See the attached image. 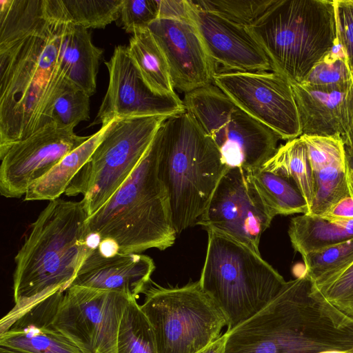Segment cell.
I'll list each match as a JSON object with an SVG mask.
<instances>
[{
	"label": "cell",
	"instance_id": "37",
	"mask_svg": "<svg viewBox=\"0 0 353 353\" xmlns=\"http://www.w3.org/2000/svg\"><path fill=\"white\" fill-rule=\"evenodd\" d=\"M336 38L343 46L353 73V0H334Z\"/></svg>",
	"mask_w": 353,
	"mask_h": 353
},
{
	"label": "cell",
	"instance_id": "16",
	"mask_svg": "<svg viewBox=\"0 0 353 353\" xmlns=\"http://www.w3.org/2000/svg\"><path fill=\"white\" fill-rule=\"evenodd\" d=\"M148 28L165 57L174 90L186 94L213 84L216 64L192 21L158 19Z\"/></svg>",
	"mask_w": 353,
	"mask_h": 353
},
{
	"label": "cell",
	"instance_id": "4",
	"mask_svg": "<svg viewBox=\"0 0 353 353\" xmlns=\"http://www.w3.org/2000/svg\"><path fill=\"white\" fill-rule=\"evenodd\" d=\"M157 134L129 177L87 219L92 236L123 253L171 247L177 236L167 192L159 175Z\"/></svg>",
	"mask_w": 353,
	"mask_h": 353
},
{
	"label": "cell",
	"instance_id": "25",
	"mask_svg": "<svg viewBox=\"0 0 353 353\" xmlns=\"http://www.w3.org/2000/svg\"><path fill=\"white\" fill-rule=\"evenodd\" d=\"M261 168L292 181L305 199L309 211L314 195L313 171L306 147L300 137L279 147Z\"/></svg>",
	"mask_w": 353,
	"mask_h": 353
},
{
	"label": "cell",
	"instance_id": "27",
	"mask_svg": "<svg viewBox=\"0 0 353 353\" xmlns=\"http://www.w3.org/2000/svg\"><path fill=\"white\" fill-rule=\"evenodd\" d=\"M117 353H157L152 326L136 299L129 301L123 314Z\"/></svg>",
	"mask_w": 353,
	"mask_h": 353
},
{
	"label": "cell",
	"instance_id": "29",
	"mask_svg": "<svg viewBox=\"0 0 353 353\" xmlns=\"http://www.w3.org/2000/svg\"><path fill=\"white\" fill-rule=\"evenodd\" d=\"M305 273L316 287L328 282L353 262V239L302 256Z\"/></svg>",
	"mask_w": 353,
	"mask_h": 353
},
{
	"label": "cell",
	"instance_id": "44",
	"mask_svg": "<svg viewBox=\"0 0 353 353\" xmlns=\"http://www.w3.org/2000/svg\"><path fill=\"white\" fill-rule=\"evenodd\" d=\"M0 353H19L0 347Z\"/></svg>",
	"mask_w": 353,
	"mask_h": 353
},
{
	"label": "cell",
	"instance_id": "42",
	"mask_svg": "<svg viewBox=\"0 0 353 353\" xmlns=\"http://www.w3.org/2000/svg\"><path fill=\"white\" fill-rule=\"evenodd\" d=\"M347 161V174L353 178V153L345 149Z\"/></svg>",
	"mask_w": 353,
	"mask_h": 353
},
{
	"label": "cell",
	"instance_id": "24",
	"mask_svg": "<svg viewBox=\"0 0 353 353\" xmlns=\"http://www.w3.org/2000/svg\"><path fill=\"white\" fill-rule=\"evenodd\" d=\"M127 48L134 65L153 92L175 94L165 57L148 28L134 32Z\"/></svg>",
	"mask_w": 353,
	"mask_h": 353
},
{
	"label": "cell",
	"instance_id": "14",
	"mask_svg": "<svg viewBox=\"0 0 353 353\" xmlns=\"http://www.w3.org/2000/svg\"><path fill=\"white\" fill-rule=\"evenodd\" d=\"M88 137L77 135L74 128H59L52 122L26 139L1 145V194L6 198H21Z\"/></svg>",
	"mask_w": 353,
	"mask_h": 353
},
{
	"label": "cell",
	"instance_id": "32",
	"mask_svg": "<svg viewBox=\"0 0 353 353\" xmlns=\"http://www.w3.org/2000/svg\"><path fill=\"white\" fill-rule=\"evenodd\" d=\"M199 9L218 14L233 23L249 27L275 0H191Z\"/></svg>",
	"mask_w": 353,
	"mask_h": 353
},
{
	"label": "cell",
	"instance_id": "9",
	"mask_svg": "<svg viewBox=\"0 0 353 353\" xmlns=\"http://www.w3.org/2000/svg\"><path fill=\"white\" fill-rule=\"evenodd\" d=\"M167 118L146 116L113 120L64 194H83L81 201L88 217L94 214L134 171Z\"/></svg>",
	"mask_w": 353,
	"mask_h": 353
},
{
	"label": "cell",
	"instance_id": "33",
	"mask_svg": "<svg viewBox=\"0 0 353 353\" xmlns=\"http://www.w3.org/2000/svg\"><path fill=\"white\" fill-rule=\"evenodd\" d=\"M299 137L306 147L312 171L347 163L345 146L341 137L301 135Z\"/></svg>",
	"mask_w": 353,
	"mask_h": 353
},
{
	"label": "cell",
	"instance_id": "41",
	"mask_svg": "<svg viewBox=\"0 0 353 353\" xmlns=\"http://www.w3.org/2000/svg\"><path fill=\"white\" fill-rule=\"evenodd\" d=\"M345 149L353 153V118L348 130L342 137Z\"/></svg>",
	"mask_w": 353,
	"mask_h": 353
},
{
	"label": "cell",
	"instance_id": "17",
	"mask_svg": "<svg viewBox=\"0 0 353 353\" xmlns=\"http://www.w3.org/2000/svg\"><path fill=\"white\" fill-rule=\"evenodd\" d=\"M190 17L206 51L216 64L227 71L272 70L271 63L248 27L196 7L191 0Z\"/></svg>",
	"mask_w": 353,
	"mask_h": 353
},
{
	"label": "cell",
	"instance_id": "8",
	"mask_svg": "<svg viewBox=\"0 0 353 353\" xmlns=\"http://www.w3.org/2000/svg\"><path fill=\"white\" fill-rule=\"evenodd\" d=\"M141 307L151 323L157 353H196L217 339L225 316L199 281L162 287L152 281Z\"/></svg>",
	"mask_w": 353,
	"mask_h": 353
},
{
	"label": "cell",
	"instance_id": "43",
	"mask_svg": "<svg viewBox=\"0 0 353 353\" xmlns=\"http://www.w3.org/2000/svg\"><path fill=\"white\" fill-rule=\"evenodd\" d=\"M347 181H348V185L350 192V195L353 196V178L347 174Z\"/></svg>",
	"mask_w": 353,
	"mask_h": 353
},
{
	"label": "cell",
	"instance_id": "39",
	"mask_svg": "<svg viewBox=\"0 0 353 353\" xmlns=\"http://www.w3.org/2000/svg\"><path fill=\"white\" fill-rule=\"evenodd\" d=\"M320 217L330 221L352 220L353 196L343 198Z\"/></svg>",
	"mask_w": 353,
	"mask_h": 353
},
{
	"label": "cell",
	"instance_id": "6",
	"mask_svg": "<svg viewBox=\"0 0 353 353\" xmlns=\"http://www.w3.org/2000/svg\"><path fill=\"white\" fill-rule=\"evenodd\" d=\"M248 28L272 71L301 83L336 41L334 1L275 0Z\"/></svg>",
	"mask_w": 353,
	"mask_h": 353
},
{
	"label": "cell",
	"instance_id": "35",
	"mask_svg": "<svg viewBox=\"0 0 353 353\" xmlns=\"http://www.w3.org/2000/svg\"><path fill=\"white\" fill-rule=\"evenodd\" d=\"M316 288L328 301L353 318V262L328 282Z\"/></svg>",
	"mask_w": 353,
	"mask_h": 353
},
{
	"label": "cell",
	"instance_id": "40",
	"mask_svg": "<svg viewBox=\"0 0 353 353\" xmlns=\"http://www.w3.org/2000/svg\"><path fill=\"white\" fill-rule=\"evenodd\" d=\"M227 336V334L225 332L214 341L196 353H224Z\"/></svg>",
	"mask_w": 353,
	"mask_h": 353
},
{
	"label": "cell",
	"instance_id": "19",
	"mask_svg": "<svg viewBox=\"0 0 353 353\" xmlns=\"http://www.w3.org/2000/svg\"><path fill=\"white\" fill-rule=\"evenodd\" d=\"M63 293L58 290L39 300L0 328V347L19 353H82L53 323Z\"/></svg>",
	"mask_w": 353,
	"mask_h": 353
},
{
	"label": "cell",
	"instance_id": "34",
	"mask_svg": "<svg viewBox=\"0 0 353 353\" xmlns=\"http://www.w3.org/2000/svg\"><path fill=\"white\" fill-rule=\"evenodd\" d=\"M90 119V96L79 89L70 90L56 100L52 122L57 127L74 128Z\"/></svg>",
	"mask_w": 353,
	"mask_h": 353
},
{
	"label": "cell",
	"instance_id": "3",
	"mask_svg": "<svg viewBox=\"0 0 353 353\" xmlns=\"http://www.w3.org/2000/svg\"><path fill=\"white\" fill-rule=\"evenodd\" d=\"M88 215L81 201H50L31 224L14 257V306L2 318L8 325L32 304L68 288L92 247Z\"/></svg>",
	"mask_w": 353,
	"mask_h": 353
},
{
	"label": "cell",
	"instance_id": "7",
	"mask_svg": "<svg viewBox=\"0 0 353 353\" xmlns=\"http://www.w3.org/2000/svg\"><path fill=\"white\" fill-rule=\"evenodd\" d=\"M207 232L199 281L225 316L229 332L263 309L286 281L260 253L224 234Z\"/></svg>",
	"mask_w": 353,
	"mask_h": 353
},
{
	"label": "cell",
	"instance_id": "11",
	"mask_svg": "<svg viewBox=\"0 0 353 353\" xmlns=\"http://www.w3.org/2000/svg\"><path fill=\"white\" fill-rule=\"evenodd\" d=\"M131 298L116 291L70 285L53 323L82 353H117V336Z\"/></svg>",
	"mask_w": 353,
	"mask_h": 353
},
{
	"label": "cell",
	"instance_id": "12",
	"mask_svg": "<svg viewBox=\"0 0 353 353\" xmlns=\"http://www.w3.org/2000/svg\"><path fill=\"white\" fill-rule=\"evenodd\" d=\"M274 216L255 186L251 171L228 168L196 225L229 236L260 253L261 236Z\"/></svg>",
	"mask_w": 353,
	"mask_h": 353
},
{
	"label": "cell",
	"instance_id": "30",
	"mask_svg": "<svg viewBox=\"0 0 353 353\" xmlns=\"http://www.w3.org/2000/svg\"><path fill=\"white\" fill-rule=\"evenodd\" d=\"M301 83L336 88L353 85V73L346 52L337 38L330 51L313 66Z\"/></svg>",
	"mask_w": 353,
	"mask_h": 353
},
{
	"label": "cell",
	"instance_id": "31",
	"mask_svg": "<svg viewBox=\"0 0 353 353\" xmlns=\"http://www.w3.org/2000/svg\"><path fill=\"white\" fill-rule=\"evenodd\" d=\"M123 0H61L70 21L88 28H104L120 16Z\"/></svg>",
	"mask_w": 353,
	"mask_h": 353
},
{
	"label": "cell",
	"instance_id": "21",
	"mask_svg": "<svg viewBox=\"0 0 353 353\" xmlns=\"http://www.w3.org/2000/svg\"><path fill=\"white\" fill-rule=\"evenodd\" d=\"M63 8L59 25L60 70L70 85L90 97L96 92L103 50L92 43L88 29L73 24L63 6Z\"/></svg>",
	"mask_w": 353,
	"mask_h": 353
},
{
	"label": "cell",
	"instance_id": "36",
	"mask_svg": "<svg viewBox=\"0 0 353 353\" xmlns=\"http://www.w3.org/2000/svg\"><path fill=\"white\" fill-rule=\"evenodd\" d=\"M119 17L128 33L148 28L158 19L157 0H123Z\"/></svg>",
	"mask_w": 353,
	"mask_h": 353
},
{
	"label": "cell",
	"instance_id": "45",
	"mask_svg": "<svg viewBox=\"0 0 353 353\" xmlns=\"http://www.w3.org/2000/svg\"><path fill=\"white\" fill-rule=\"evenodd\" d=\"M321 353H349V352H341V351H327V352H321Z\"/></svg>",
	"mask_w": 353,
	"mask_h": 353
},
{
	"label": "cell",
	"instance_id": "18",
	"mask_svg": "<svg viewBox=\"0 0 353 353\" xmlns=\"http://www.w3.org/2000/svg\"><path fill=\"white\" fill-rule=\"evenodd\" d=\"M155 270L152 258L140 253H104L100 245L92 247L70 285L124 293L139 299Z\"/></svg>",
	"mask_w": 353,
	"mask_h": 353
},
{
	"label": "cell",
	"instance_id": "1",
	"mask_svg": "<svg viewBox=\"0 0 353 353\" xmlns=\"http://www.w3.org/2000/svg\"><path fill=\"white\" fill-rule=\"evenodd\" d=\"M62 12L61 0H0V146L49 125L57 98L76 89L60 70Z\"/></svg>",
	"mask_w": 353,
	"mask_h": 353
},
{
	"label": "cell",
	"instance_id": "28",
	"mask_svg": "<svg viewBox=\"0 0 353 353\" xmlns=\"http://www.w3.org/2000/svg\"><path fill=\"white\" fill-rule=\"evenodd\" d=\"M345 164L313 171L314 195L307 215L320 217L343 198L351 196Z\"/></svg>",
	"mask_w": 353,
	"mask_h": 353
},
{
	"label": "cell",
	"instance_id": "13",
	"mask_svg": "<svg viewBox=\"0 0 353 353\" xmlns=\"http://www.w3.org/2000/svg\"><path fill=\"white\" fill-rule=\"evenodd\" d=\"M213 84L280 139L299 137L301 130L291 83L276 72H216Z\"/></svg>",
	"mask_w": 353,
	"mask_h": 353
},
{
	"label": "cell",
	"instance_id": "23",
	"mask_svg": "<svg viewBox=\"0 0 353 353\" xmlns=\"http://www.w3.org/2000/svg\"><path fill=\"white\" fill-rule=\"evenodd\" d=\"M288 235L302 256L353 239V219L330 221L304 214L291 219Z\"/></svg>",
	"mask_w": 353,
	"mask_h": 353
},
{
	"label": "cell",
	"instance_id": "26",
	"mask_svg": "<svg viewBox=\"0 0 353 353\" xmlns=\"http://www.w3.org/2000/svg\"><path fill=\"white\" fill-rule=\"evenodd\" d=\"M251 173L261 196L274 216L307 213L306 201L292 181L262 168Z\"/></svg>",
	"mask_w": 353,
	"mask_h": 353
},
{
	"label": "cell",
	"instance_id": "15",
	"mask_svg": "<svg viewBox=\"0 0 353 353\" xmlns=\"http://www.w3.org/2000/svg\"><path fill=\"white\" fill-rule=\"evenodd\" d=\"M105 64L109 74L108 86L93 124L132 117H169L185 110L183 101L176 93L160 95L148 87L126 46L115 47Z\"/></svg>",
	"mask_w": 353,
	"mask_h": 353
},
{
	"label": "cell",
	"instance_id": "38",
	"mask_svg": "<svg viewBox=\"0 0 353 353\" xmlns=\"http://www.w3.org/2000/svg\"><path fill=\"white\" fill-rule=\"evenodd\" d=\"M158 19L191 21L188 0H157Z\"/></svg>",
	"mask_w": 353,
	"mask_h": 353
},
{
	"label": "cell",
	"instance_id": "22",
	"mask_svg": "<svg viewBox=\"0 0 353 353\" xmlns=\"http://www.w3.org/2000/svg\"><path fill=\"white\" fill-rule=\"evenodd\" d=\"M112 121L102 124L97 132L89 136L85 142L65 155L46 175L36 181L24 195V201H50L65 193L71 181L90 159Z\"/></svg>",
	"mask_w": 353,
	"mask_h": 353
},
{
	"label": "cell",
	"instance_id": "10",
	"mask_svg": "<svg viewBox=\"0 0 353 353\" xmlns=\"http://www.w3.org/2000/svg\"><path fill=\"white\" fill-rule=\"evenodd\" d=\"M185 110L219 150L227 168H261L276 153L279 137L214 84L185 94Z\"/></svg>",
	"mask_w": 353,
	"mask_h": 353
},
{
	"label": "cell",
	"instance_id": "2",
	"mask_svg": "<svg viewBox=\"0 0 353 353\" xmlns=\"http://www.w3.org/2000/svg\"><path fill=\"white\" fill-rule=\"evenodd\" d=\"M225 332L224 353H353V318L328 301L305 273Z\"/></svg>",
	"mask_w": 353,
	"mask_h": 353
},
{
	"label": "cell",
	"instance_id": "5",
	"mask_svg": "<svg viewBox=\"0 0 353 353\" xmlns=\"http://www.w3.org/2000/svg\"><path fill=\"white\" fill-rule=\"evenodd\" d=\"M157 138L159 175L179 235L196 225L228 168L212 140L186 110L168 117Z\"/></svg>",
	"mask_w": 353,
	"mask_h": 353
},
{
	"label": "cell",
	"instance_id": "20",
	"mask_svg": "<svg viewBox=\"0 0 353 353\" xmlns=\"http://www.w3.org/2000/svg\"><path fill=\"white\" fill-rule=\"evenodd\" d=\"M301 135L343 137L353 118V85L343 88L291 83Z\"/></svg>",
	"mask_w": 353,
	"mask_h": 353
}]
</instances>
